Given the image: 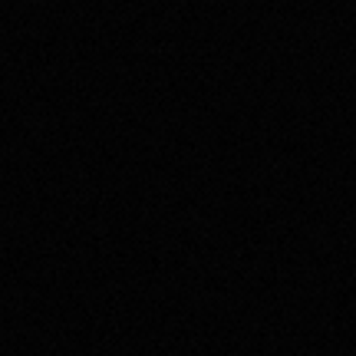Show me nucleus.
I'll list each match as a JSON object with an SVG mask.
<instances>
[]
</instances>
